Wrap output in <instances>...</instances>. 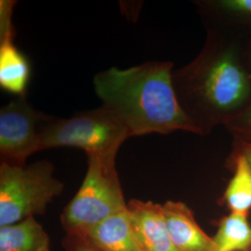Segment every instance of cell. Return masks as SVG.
<instances>
[{
	"label": "cell",
	"instance_id": "cell-1",
	"mask_svg": "<svg viewBox=\"0 0 251 251\" xmlns=\"http://www.w3.org/2000/svg\"><path fill=\"white\" fill-rule=\"evenodd\" d=\"M172 68L171 62H146L95 75L93 87L101 106L121 121L130 138L178 130L203 135L179 103Z\"/></svg>",
	"mask_w": 251,
	"mask_h": 251
},
{
	"label": "cell",
	"instance_id": "cell-2",
	"mask_svg": "<svg viewBox=\"0 0 251 251\" xmlns=\"http://www.w3.org/2000/svg\"><path fill=\"white\" fill-rule=\"evenodd\" d=\"M173 84L181 107L203 135L239 113L251 96V76L236 49L212 35L192 63L173 72Z\"/></svg>",
	"mask_w": 251,
	"mask_h": 251
},
{
	"label": "cell",
	"instance_id": "cell-3",
	"mask_svg": "<svg viewBox=\"0 0 251 251\" xmlns=\"http://www.w3.org/2000/svg\"><path fill=\"white\" fill-rule=\"evenodd\" d=\"M87 157L85 178L61 214L66 234H80L127 206L117 174V156L88 154Z\"/></svg>",
	"mask_w": 251,
	"mask_h": 251
},
{
	"label": "cell",
	"instance_id": "cell-4",
	"mask_svg": "<svg viewBox=\"0 0 251 251\" xmlns=\"http://www.w3.org/2000/svg\"><path fill=\"white\" fill-rule=\"evenodd\" d=\"M49 160L30 165H0V227L44 214L55 198L62 195L63 181L54 177Z\"/></svg>",
	"mask_w": 251,
	"mask_h": 251
},
{
	"label": "cell",
	"instance_id": "cell-5",
	"mask_svg": "<svg viewBox=\"0 0 251 251\" xmlns=\"http://www.w3.org/2000/svg\"><path fill=\"white\" fill-rule=\"evenodd\" d=\"M128 138V131L121 121L100 106L67 119L52 117L43 132L42 149L71 147L84 150L87 155L117 156Z\"/></svg>",
	"mask_w": 251,
	"mask_h": 251
},
{
	"label": "cell",
	"instance_id": "cell-6",
	"mask_svg": "<svg viewBox=\"0 0 251 251\" xmlns=\"http://www.w3.org/2000/svg\"><path fill=\"white\" fill-rule=\"evenodd\" d=\"M52 118L37 111L26 95L10 100L0 110L1 162L26 165L33 153L42 151V136Z\"/></svg>",
	"mask_w": 251,
	"mask_h": 251
},
{
	"label": "cell",
	"instance_id": "cell-7",
	"mask_svg": "<svg viewBox=\"0 0 251 251\" xmlns=\"http://www.w3.org/2000/svg\"><path fill=\"white\" fill-rule=\"evenodd\" d=\"M127 211L142 248L149 251H177L167 228L163 205L132 199L127 203Z\"/></svg>",
	"mask_w": 251,
	"mask_h": 251
},
{
	"label": "cell",
	"instance_id": "cell-8",
	"mask_svg": "<svg viewBox=\"0 0 251 251\" xmlns=\"http://www.w3.org/2000/svg\"><path fill=\"white\" fill-rule=\"evenodd\" d=\"M163 211L171 242L177 251H213V238L201 229L187 205L167 201Z\"/></svg>",
	"mask_w": 251,
	"mask_h": 251
},
{
	"label": "cell",
	"instance_id": "cell-9",
	"mask_svg": "<svg viewBox=\"0 0 251 251\" xmlns=\"http://www.w3.org/2000/svg\"><path fill=\"white\" fill-rule=\"evenodd\" d=\"M78 235L101 251H140L142 249L135 235L127 206Z\"/></svg>",
	"mask_w": 251,
	"mask_h": 251
},
{
	"label": "cell",
	"instance_id": "cell-10",
	"mask_svg": "<svg viewBox=\"0 0 251 251\" xmlns=\"http://www.w3.org/2000/svg\"><path fill=\"white\" fill-rule=\"evenodd\" d=\"M0 251H50V239L35 217L0 227Z\"/></svg>",
	"mask_w": 251,
	"mask_h": 251
},
{
	"label": "cell",
	"instance_id": "cell-11",
	"mask_svg": "<svg viewBox=\"0 0 251 251\" xmlns=\"http://www.w3.org/2000/svg\"><path fill=\"white\" fill-rule=\"evenodd\" d=\"M30 64L12 39L0 41V87L17 97L25 96L30 79Z\"/></svg>",
	"mask_w": 251,
	"mask_h": 251
},
{
	"label": "cell",
	"instance_id": "cell-12",
	"mask_svg": "<svg viewBox=\"0 0 251 251\" xmlns=\"http://www.w3.org/2000/svg\"><path fill=\"white\" fill-rule=\"evenodd\" d=\"M231 213L249 215L251 210V166L240 152L235 159V171L224 196Z\"/></svg>",
	"mask_w": 251,
	"mask_h": 251
},
{
	"label": "cell",
	"instance_id": "cell-13",
	"mask_svg": "<svg viewBox=\"0 0 251 251\" xmlns=\"http://www.w3.org/2000/svg\"><path fill=\"white\" fill-rule=\"evenodd\" d=\"M213 238V251H246L251 248V225L247 216L224 217Z\"/></svg>",
	"mask_w": 251,
	"mask_h": 251
},
{
	"label": "cell",
	"instance_id": "cell-14",
	"mask_svg": "<svg viewBox=\"0 0 251 251\" xmlns=\"http://www.w3.org/2000/svg\"><path fill=\"white\" fill-rule=\"evenodd\" d=\"M225 125L239 141L251 144V103L243 108Z\"/></svg>",
	"mask_w": 251,
	"mask_h": 251
},
{
	"label": "cell",
	"instance_id": "cell-15",
	"mask_svg": "<svg viewBox=\"0 0 251 251\" xmlns=\"http://www.w3.org/2000/svg\"><path fill=\"white\" fill-rule=\"evenodd\" d=\"M16 1H0V41L6 39L14 40L15 29L12 25V12Z\"/></svg>",
	"mask_w": 251,
	"mask_h": 251
},
{
	"label": "cell",
	"instance_id": "cell-16",
	"mask_svg": "<svg viewBox=\"0 0 251 251\" xmlns=\"http://www.w3.org/2000/svg\"><path fill=\"white\" fill-rule=\"evenodd\" d=\"M214 5L227 13L251 18V0H222Z\"/></svg>",
	"mask_w": 251,
	"mask_h": 251
},
{
	"label": "cell",
	"instance_id": "cell-17",
	"mask_svg": "<svg viewBox=\"0 0 251 251\" xmlns=\"http://www.w3.org/2000/svg\"><path fill=\"white\" fill-rule=\"evenodd\" d=\"M63 245L64 251H101L78 234H66Z\"/></svg>",
	"mask_w": 251,
	"mask_h": 251
},
{
	"label": "cell",
	"instance_id": "cell-18",
	"mask_svg": "<svg viewBox=\"0 0 251 251\" xmlns=\"http://www.w3.org/2000/svg\"><path fill=\"white\" fill-rule=\"evenodd\" d=\"M239 146H240L239 147L240 152H242L243 154L248 158L251 166V144L239 141Z\"/></svg>",
	"mask_w": 251,
	"mask_h": 251
},
{
	"label": "cell",
	"instance_id": "cell-19",
	"mask_svg": "<svg viewBox=\"0 0 251 251\" xmlns=\"http://www.w3.org/2000/svg\"><path fill=\"white\" fill-rule=\"evenodd\" d=\"M140 251H147V250H144V248H142V249H141V250H140Z\"/></svg>",
	"mask_w": 251,
	"mask_h": 251
},
{
	"label": "cell",
	"instance_id": "cell-20",
	"mask_svg": "<svg viewBox=\"0 0 251 251\" xmlns=\"http://www.w3.org/2000/svg\"><path fill=\"white\" fill-rule=\"evenodd\" d=\"M251 251V249H249V250H248V251Z\"/></svg>",
	"mask_w": 251,
	"mask_h": 251
}]
</instances>
